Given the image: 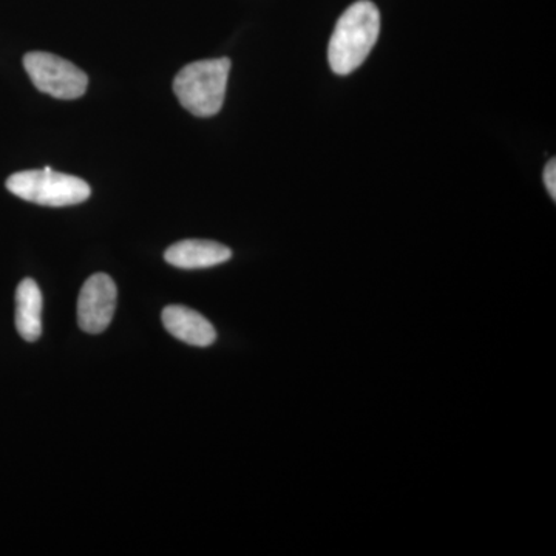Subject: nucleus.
Segmentation results:
<instances>
[{
  "mask_svg": "<svg viewBox=\"0 0 556 556\" xmlns=\"http://www.w3.org/2000/svg\"><path fill=\"white\" fill-rule=\"evenodd\" d=\"M380 33V13L371 0H358L340 16L328 47L332 72L346 76L361 67L375 49Z\"/></svg>",
  "mask_w": 556,
  "mask_h": 556,
  "instance_id": "nucleus-1",
  "label": "nucleus"
},
{
  "mask_svg": "<svg viewBox=\"0 0 556 556\" xmlns=\"http://www.w3.org/2000/svg\"><path fill=\"white\" fill-rule=\"evenodd\" d=\"M229 72V58L192 62L175 76V94L192 115L200 118L217 115L225 104Z\"/></svg>",
  "mask_w": 556,
  "mask_h": 556,
  "instance_id": "nucleus-2",
  "label": "nucleus"
},
{
  "mask_svg": "<svg viewBox=\"0 0 556 556\" xmlns=\"http://www.w3.org/2000/svg\"><path fill=\"white\" fill-rule=\"evenodd\" d=\"M7 189L22 200L50 207L75 206L91 195L90 186L84 179L50 167L17 172L7 179Z\"/></svg>",
  "mask_w": 556,
  "mask_h": 556,
  "instance_id": "nucleus-3",
  "label": "nucleus"
},
{
  "mask_svg": "<svg viewBox=\"0 0 556 556\" xmlns=\"http://www.w3.org/2000/svg\"><path fill=\"white\" fill-rule=\"evenodd\" d=\"M24 67L36 89L58 100H78L89 86V78L83 70L47 51L25 54Z\"/></svg>",
  "mask_w": 556,
  "mask_h": 556,
  "instance_id": "nucleus-4",
  "label": "nucleus"
},
{
  "mask_svg": "<svg viewBox=\"0 0 556 556\" xmlns=\"http://www.w3.org/2000/svg\"><path fill=\"white\" fill-rule=\"evenodd\" d=\"M118 289L108 274L87 278L78 299V324L89 334H100L109 328L115 316Z\"/></svg>",
  "mask_w": 556,
  "mask_h": 556,
  "instance_id": "nucleus-5",
  "label": "nucleus"
},
{
  "mask_svg": "<svg viewBox=\"0 0 556 556\" xmlns=\"http://www.w3.org/2000/svg\"><path fill=\"white\" fill-rule=\"evenodd\" d=\"M232 257L225 244L211 240H182L167 249L164 258L179 269H206L222 265Z\"/></svg>",
  "mask_w": 556,
  "mask_h": 556,
  "instance_id": "nucleus-6",
  "label": "nucleus"
},
{
  "mask_svg": "<svg viewBox=\"0 0 556 556\" xmlns=\"http://www.w3.org/2000/svg\"><path fill=\"white\" fill-rule=\"evenodd\" d=\"M163 325L175 339L192 346H211L217 339L214 325L188 306L170 305L163 311Z\"/></svg>",
  "mask_w": 556,
  "mask_h": 556,
  "instance_id": "nucleus-7",
  "label": "nucleus"
},
{
  "mask_svg": "<svg viewBox=\"0 0 556 556\" xmlns=\"http://www.w3.org/2000/svg\"><path fill=\"white\" fill-rule=\"evenodd\" d=\"M42 292L33 278H24L16 289V328L21 338L36 342L42 336Z\"/></svg>",
  "mask_w": 556,
  "mask_h": 556,
  "instance_id": "nucleus-8",
  "label": "nucleus"
},
{
  "mask_svg": "<svg viewBox=\"0 0 556 556\" xmlns=\"http://www.w3.org/2000/svg\"><path fill=\"white\" fill-rule=\"evenodd\" d=\"M544 185H546L548 195L556 200V161H548L546 169H544Z\"/></svg>",
  "mask_w": 556,
  "mask_h": 556,
  "instance_id": "nucleus-9",
  "label": "nucleus"
}]
</instances>
